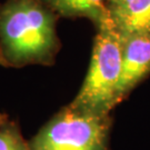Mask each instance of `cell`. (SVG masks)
Instances as JSON below:
<instances>
[{"mask_svg":"<svg viewBox=\"0 0 150 150\" xmlns=\"http://www.w3.org/2000/svg\"><path fill=\"white\" fill-rule=\"evenodd\" d=\"M58 19L41 0H6L0 5V66H54L61 49Z\"/></svg>","mask_w":150,"mask_h":150,"instance_id":"1","label":"cell"},{"mask_svg":"<svg viewBox=\"0 0 150 150\" xmlns=\"http://www.w3.org/2000/svg\"><path fill=\"white\" fill-rule=\"evenodd\" d=\"M122 37L111 20L97 28L89 69L79 92L69 106L85 113L107 116L117 106L121 74Z\"/></svg>","mask_w":150,"mask_h":150,"instance_id":"2","label":"cell"},{"mask_svg":"<svg viewBox=\"0 0 150 150\" xmlns=\"http://www.w3.org/2000/svg\"><path fill=\"white\" fill-rule=\"evenodd\" d=\"M111 117L64 106L29 141L31 150H109Z\"/></svg>","mask_w":150,"mask_h":150,"instance_id":"3","label":"cell"},{"mask_svg":"<svg viewBox=\"0 0 150 150\" xmlns=\"http://www.w3.org/2000/svg\"><path fill=\"white\" fill-rule=\"evenodd\" d=\"M121 37V74L117 89V105L150 74V35Z\"/></svg>","mask_w":150,"mask_h":150,"instance_id":"4","label":"cell"},{"mask_svg":"<svg viewBox=\"0 0 150 150\" xmlns=\"http://www.w3.org/2000/svg\"><path fill=\"white\" fill-rule=\"evenodd\" d=\"M109 16L121 36L150 35V0H110Z\"/></svg>","mask_w":150,"mask_h":150,"instance_id":"5","label":"cell"},{"mask_svg":"<svg viewBox=\"0 0 150 150\" xmlns=\"http://www.w3.org/2000/svg\"><path fill=\"white\" fill-rule=\"evenodd\" d=\"M62 18H88L96 28L110 21V0H41Z\"/></svg>","mask_w":150,"mask_h":150,"instance_id":"6","label":"cell"},{"mask_svg":"<svg viewBox=\"0 0 150 150\" xmlns=\"http://www.w3.org/2000/svg\"><path fill=\"white\" fill-rule=\"evenodd\" d=\"M0 150H31L15 120L8 118L0 123Z\"/></svg>","mask_w":150,"mask_h":150,"instance_id":"7","label":"cell"},{"mask_svg":"<svg viewBox=\"0 0 150 150\" xmlns=\"http://www.w3.org/2000/svg\"><path fill=\"white\" fill-rule=\"evenodd\" d=\"M8 118H9V117H8V116H7L6 113L0 112V123H2L4 121H5V120H7Z\"/></svg>","mask_w":150,"mask_h":150,"instance_id":"8","label":"cell"}]
</instances>
